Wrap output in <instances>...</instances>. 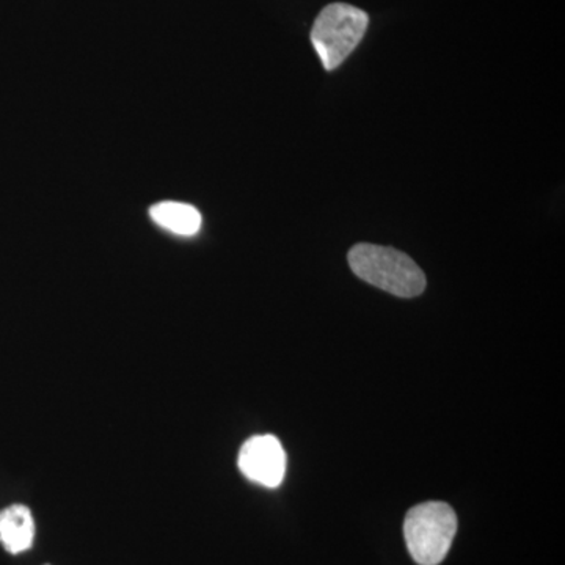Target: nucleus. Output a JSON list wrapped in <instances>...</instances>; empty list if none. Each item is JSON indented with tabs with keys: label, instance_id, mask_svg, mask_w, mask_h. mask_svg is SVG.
Returning a JSON list of instances; mask_svg holds the SVG:
<instances>
[{
	"label": "nucleus",
	"instance_id": "nucleus-1",
	"mask_svg": "<svg viewBox=\"0 0 565 565\" xmlns=\"http://www.w3.org/2000/svg\"><path fill=\"white\" fill-rule=\"evenodd\" d=\"M348 259L360 280L393 296L411 299L426 289V277L418 264L396 248L359 244L351 248Z\"/></svg>",
	"mask_w": 565,
	"mask_h": 565
},
{
	"label": "nucleus",
	"instance_id": "nucleus-2",
	"mask_svg": "<svg viewBox=\"0 0 565 565\" xmlns=\"http://www.w3.org/2000/svg\"><path fill=\"white\" fill-rule=\"evenodd\" d=\"M456 531V512L440 501L415 505L405 516V544L419 565L440 564L451 548Z\"/></svg>",
	"mask_w": 565,
	"mask_h": 565
},
{
	"label": "nucleus",
	"instance_id": "nucleus-3",
	"mask_svg": "<svg viewBox=\"0 0 565 565\" xmlns=\"http://www.w3.org/2000/svg\"><path fill=\"white\" fill-rule=\"evenodd\" d=\"M370 17L349 3H332L316 18L311 43H313L323 68L337 70L359 46L366 33Z\"/></svg>",
	"mask_w": 565,
	"mask_h": 565
},
{
	"label": "nucleus",
	"instance_id": "nucleus-5",
	"mask_svg": "<svg viewBox=\"0 0 565 565\" xmlns=\"http://www.w3.org/2000/svg\"><path fill=\"white\" fill-rule=\"evenodd\" d=\"M35 537V522L31 509L22 504L9 505L0 511V544L11 555L31 550Z\"/></svg>",
	"mask_w": 565,
	"mask_h": 565
},
{
	"label": "nucleus",
	"instance_id": "nucleus-4",
	"mask_svg": "<svg viewBox=\"0 0 565 565\" xmlns=\"http://www.w3.org/2000/svg\"><path fill=\"white\" fill-rule=\"evenodd\" d=\"M237 463L245 478L269 489L280 486L285 479L286 452L274 435H256L245 441Z\"/></svg>",
	"mask_w": 565,
	"mask_h": 565
},
{
	"label": "nucleus",
	"instance_id": "nucleus-6",
	"mask_svg": "<svg viewBox=\"0 0 565 565\" xmlns=\"http://www.w3.org/2000/svg\"><path fill=\"white\" fill-rule=\"evenodd\" d=\"M154 223L178 236H195L202 228V214L188 203L162 202L150 210Z\"/></svg>",
	"mask_w": 565,
	"mask_h": 565
}]
</instances>
